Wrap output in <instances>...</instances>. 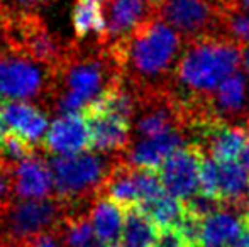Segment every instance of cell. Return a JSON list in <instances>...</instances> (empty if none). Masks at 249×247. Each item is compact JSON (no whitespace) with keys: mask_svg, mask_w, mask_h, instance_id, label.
I'll list each match as a JSON object with an SVG mask.
<instances>
[{"mask_svg":"<svg viewBox=\"0 0 249 247\" xmlns=\"http://www.w3.org/2000/svg\"><path fill=\"white\" fill-rule=\"evenodd\" d=\"M246 129H248V137H246V142H244V148H243V152H241V165L244 166V169L249 173V124L246 125Z\"/></svg>","mask_w":249,"mask_h":247,"instance_id":"f1b7e54d","label":"cell"},{"mask_svg":"<svg viewBox=\"0 0 249 247\" xmlns=\"http://www.w3.org/2000/svg\"><path fill=\"white\" fill-rule=\"evenodd\" d=\"M29 247H63V235L58 232V227L51 231L41 232V234L31 237L26 242Z\"/></svg>","mask_w":249,"mask_h":247,"instance_id":"4316f807","label":"cell"},{"mask_svg":"<svg viewBox=\"0 0 249 247\" xmlns=\"http://www.w3.org/2000/svg\"><path fill=\"white\" fill-rule=\"evenodd\" d=\"M54 80V69L19 51H0V97L5 100L36 99Z\"/></svg>","mask_w":249,"mask_h":247,"instance_id":"5b68a950","label":"cell"},{"mask_svg":"<svg viewBox=\"0 0 249 247\" xmlns=\"http://www.w3.org/2000/svg\"><path fill=\"white\" fill-rule=\"evenodd\" d=\"M146 2H148V3H149V5H151V7H153V9H154V10H156V9H158V7H160V5H161V3H163V0H146Z\"/></svg>","mask_w":249,"mask_h":247,"instance_id":"d6a6232c","label":"cell"},{"mask_svg":"<svg viewBox=\"0 0 249 247\" xmlns=\"http://www.w3.org/2000/svg\"><path fill=\"white\" fill-rule=\"evenodd\" d=\"M154 12L156 10L146 0H105V36L99 48L104 51L117 49L154 17Z\"/></svg>","mask_w":249,"mask_h":247,"instance_id":"9c48e42d","label":"cell"},{"mask_svg":"<svg viewBox=\"0 0 249 247\" xmlns=\"http://www.w3.org/2000/svg\"><path fill=\"white\" fill-rule=\"evenodd\" d=\"M185 41L156 16L144 22L122 46L110 54L121 76L136 95L170 92L175 66Z\"/></svg>","mask_w":249,"mask_h":247,"instance_id":"6da1fadb","label":"cell"},{"mask_svg":"<svg viewBox=\"0 0 249 247\" xmlns=\"http://www.w3.org/2000/svg\"><path fill=\"white\" fill-rule=\"evenodd\" d=\"M154 247H188V246H187V242H185L183 235L178 232V229L168 227V229L158 231Z\"/></svg>","mask_w":249,"mask_h":247,"instance_id":"484cf974","label":"cell"},{"mask_svg":"<svg viewBox=\"0 0 249 247\" xmlns=\"http://www.w3.org/2000/svg\"><path fill=\"white\" fill-rule=\"evenodd\" d=\"M219 36L232 41L243 51L249 46V12L231 5H222L219 20Z\"/></svg>","mask_w":249,"mask_h":247,"instance_id":"7402d4cb","label":"cell"},{"mask_svg":"<svg viewBox=\"0 0 249 247\" xmlns=\"http://www.w3.org/2000/svg\"><path fill=\"white\" fill-rule=\"evenodd\" d=\"M246 217H248V218H249V215H246Z\"/></svg>","mask_w":249,"mask_h":247,"instance_id":"74e56055","label":"cell"},{"mask_svg":"<svg viewBox=\"0 0 249 247\" xmlns=\"http://www.w3.org/2000/svg\"><path fill=\"white\" fill-rule=\"evenodd\" d=\"M158 235V225L139 207H131L124 214L121 247H154Z\"/></svg>","mask_w":249,"mask_h":247,"instance_id":"d6986e66","label":"cell"},{"mask_svg":"<svg viewBox=\"0 0 249 247\" xmlns=\"http://www.w3.org/2000/svg\"><path fill=\"white\" fill-rule=\"evenodd\" d=\"M7 127H5V122H3V119H2V112H0V148H2V142H3V139H5V134H7Z\"/></svg>","mask_w":249,"mask_h":247,"instance_id":"1f68e13d","label":"cell"},{"mask_svg":"<svg viewBox=\"0 0 249 247\" xmlns=\"http://www.w3.org/2000/svg\"><path fill=\"white\" fill-rule=\"evenodd\" d=\"M90 224L95 239H99L100 244L108 247L119 244L124 224V208L108 200L107 197L97 195L90 210Z\"/></svg>","mask_w":249,"mask_h":247,"instance_id":"ac0fdd59","label":"cell"},{"mask_svg":"<svg viewBox=\"0 0 249 247\" xmlns=\"http://www.w3.org/2000/svg\"><path fill=\"white\" fill-rule=\"evenodd\" d=\"M92 247H108V246H104V244H99V246H92Z\"/></svg>","mask_w":249,"mask_h":247,"instance_id":"d590c367","label":"cell"},{"mask_svg":"<svg viewBox=\"0 0 249 247\" xmlns=\"http://www.w3.org/2000/svg\"><path fill=\"white\" fill-rule=\"evenodd\" d=\"M110 166L102 156L87 151L53 158L50 169L59 200L70 205L89 195H99Z\"/></svg>","mask_w":249,"mask_h":247,"instance_id":"277c9868","label":"cell"},{"mask_svg":"<svg viewBox=\"0 0 249 247\" xmlns=\"http://www.w3.org/2000/svg\"><path fill=\"white\" fill-rule=\"evenodd\" d=\"M198 193L217 200V161L212 158H203L200 166Z\"/></svg>","mask_w":249,"mask_h":247,"instance_id":"cb8c5ba5","label":"cell"},{"mask_svg":"<svg viewBox=\"0 0 249 247\" xmlns=\"http://www.w3.org/2000/svg\"><path fill=\"white\" fill-rule=\"evenodd\" d=\"M246 217V215H244ZM227 247H249V218L246 217V225H244L243 232L234 239Z\"/></svg>","mask_w":249,"mask_h":247,"instance_id":"83f0119b","label":"cell"},{"mask_svg":"<svg viewBox=\"0 0 249 247\" xmlns=\"http://www.w3.org/2000/svg\"><path fill=\"white\" fill-rule=\"evenodd\" d=\"M0 112L9 132L19 135L31 146L41 141L48 127V120L39 109L20 100H5L0 97Z\"/></svg>","mask_w":249,"mask_h":247,"instance_id":"5bb4252c","label":"cell"},{"mask_svg":"<svg viewBox=\"0 0 249 247\" xmlns=\"http://www.w3.org/2000/svg\"><path fill=\"white\" fill-rule=\"evenodd\" d=\"M99 195L115 201L124 210L131 207H138L139 195L138 181H136V168L127 165L124 159L112 165Z\"/></svg>","mask_w":249,"mask_h":247,"instance_id":"e0dca14e","label":"cell"},{"mask_svg":"<svg viewBox=\"0 0 249 247\" xmlns=\"http://www.w3.org/2000/svg\"><path fill=\"white\" fill-rule=\"evenodd\" d=\"M222 5H231V7H236V9L249 12V0H222Z\"/></svg>","mask_w":249,"mask_h":247,"instance_id":"f546056e","label":"cell"},{"mask_svg":"<svg viewBox=\"0 0 249 247\" xmlns=\"http://www.w3.org/2000/svg\"><path fill=\"white\" fill-rule=\"evenodd\" d=\"M209 114L227 124L249 122V78L236 71L227 76L207 100Z\"/></svg>","mask_w":249,"mask_h":247,"instance_id":"30bf717a","label":"cell"},{"mask_svg":"<svg viewBox=\"0 0 249 247\" xmlns=\"http://www.w3.org/2000/svg\"><path fill=\"white\" fill-rule=\"evenodd\" d=\"M205 158L197 144H185L170 154L160 166V180L163 190L180 201L197 193L200 166Z\"/></svg>","mask_w":249,"mask_h":247,"instance_id":"ba28073f","label":"cell"},{"mask_svg":"<svg viewBox=\"0 0 249 247\" xmlns=\"http://www.w3.org/2000/svg\"><path fill=\"white\" fill-rule=\"evenodd\" d=\"M105 0H76L73 7V29L80 41L95 36L99 46L105 36Z\"/></svg>","mask_w":249,"mask_h":247,"instance_id":"ffe728a7","label":"cell"},{"mask_svg":"<svg viewBox=\"0 0 249 247\" xmlns=\"http://www.w3.org/2000/svg\"><path fill=\"white\" fill-rule=\"evenodd\" d=\"M65 207L61 200H29L7 208L5 225L7 241L14 246L26 244L31 237L41 232L56 229L65 218Z\"/></svg>","mask_w":249,"mask_h":247,"instance_id":"52a82bcc","label":"cell"},{"mask_svg":"<svg viewBox=\"0 0 249 247\" xmlns=\"http://www.w3.org/2000/svg\"><path fill=\"white\" fill-rule=\"evenodd\" d=\"M16 193L27 200H44L53 190V175L50 166L36 156H31L14 169Z\"/></svg>","mask_w":249,"mask_h":247,"instance_id":"9a60e30c","label":"cell"},{"mask_svg":"<svg viewBox=\"0 0 249 247\" xmlns=\"http://www.w3.org/2000/svg\"><path fill=\"white\" fill-rule=\"evenodd\" d=\"M139 208L160 229H168V227L177 229L185 215L183 201L177 200V198H173L168 193H161L160 197L139 205Z\"/></svg>","mask_w":249,"mask_h":247,"instance_id":"44dd1931","label":"cell"},{"mask_svg":"<svg viewBox=\"0 0 249 247\" xmlns=\"http://www.w3.org/2000/svg\"><path fill=\"white\" fill-rule=\"evenodd\" d=\"M65 232H63V242L68 247H92V242L95 239L90 218L83 215L75 217H65Z\"/></svg>","mask_w":249,"mask_h":247,"instance_id":"603a6c76","label":"cell"},{"mask_svg":"<svg viewBox=\"0 0 249 247\" xmlns=\"http://www.w3.org/2000/svg\"><path fill=\"white\" fill-rule=\"evenodd\" d=\"M185 144L187 137L181 131H173L156 137H142L132 146L129 144V148L125 149L124 161L132 168H160L168 156L173 154L177 149L183 148Z\"/></svg>","mask_w":249,"mask_h":247,"instance_id":"4fadbf2b","label":"cell"},{"mask_svg":"<svg viewBox=\"0 0 249 247\" xmlns=\"http://www.w3.org/2000/svg\"><path fill=\"white\" fill-rule=\"evenodd\" d=\"M3 41V17H2V10H0V43Z\"/></svg>","mask_w":249,"mask_h":247,"instance_id":"836d02e7","label":"cell"},{"mask_svg":"<svg viewBox=\"0 0 249 247\" xmlns=\"http://www.w3.org/2000/svg\"><path fill=\"white\" fill-rule=\"evenodd\" d=\"M241 65L244 68V75L249 78V46L243 51V61H241Z\"/></svg>","mask_w":249,"mask_h":247,"instance_id":"4dcf8cb0","label":"cell"},{"mask_svg":"<svg viewBox=\"0 0 249 247\" xmlns=\"http://www.w3.org/2000/svg\"><path fill=\"white\" fill-rule=\"evenodd\" d=\"M2 2H3V0H0V3H2Z\"/></svg>","mask_w":249,"mask_h":247,"instance_id":"8d00e7d4","label":"cell"},{"mask_svg":"<svg viewBox=\"0 0 249 247\" xmlns=\"http://www.w3.org/2000/svg\"><path fill=\"white\" fill-rule=\"evenodd\" d=\"M220 0H163L154 16L175 29L183 41L219 36Z\"/></svg>","mask_w":249,"mask_h":247,"instance_id":"8992f818","label":"cell"},{"mask_svg":"<svg viewBox=\"0 0 249 247\" xmlns=\"http://www.w3.org/2000/svg\"><path fill=\"white\" fill-rule=\"evenodd\" d=\"M82 114L89 124L90 149L100 152H122L129 148V122L92 105L85 107Z\"/></svg>","mask_w":249,"mask_h":247,"instance_id":"8fae6325","label":"cell"},{"mask_svg":"<svg viewBox=\"0 0 249 247\" xmlns=\"http://www.w3.org/2000/svg\"><path fill=\"white\" fill-rule=\"evenodd\" d=\"M43 146L58 156H70L90 149V131L82 112L63 114L51 124Z\"/></svg>","mask_w":249,"mask_h":247,"instance_id":"7c38bea8","label":"cell"},{"mask_svg":"<svg viewBox=\"0 0 249 247\" xmlns=\"http://www.w3.org/2000/svg\"><path fill=\"white\" fill-rule=\"evenodd\" d=\"M22 2H27V3H37V2H44V0H22Z\"/></svg>","mask_w":249,"mask_h":247,"instance_id":"e575fe53","label":"cell"},{"mask_svg":"<svg viewBox=\"0 0 249 247\" xmlns=\"http://www.w3.org/2000/svg\"><path fill=\"white\" fill-rule=\"evenodd\" d=\"M54 76L63 82V92L58 99L61 114L82 112L89 103L122 78L110 54L100 49L97 53H80L70 49Z\"/></svg>","mask_w":249,"mask_h":247,"instance_id":"3957f363","label":"cell"},{"mask_svg":"<svg viewBox=\"0 0 249 247\" xmlns=\"http://www.w3.org/2000/svg\"><path fill=\"white\" fill-rule=\"evenodd\" d=\"M246 217L232 208L220 207L202 220L200 247H226L243 232Z\"/></svg>","mask_w":249,"mask_h":247,"instance_id":"2e32d148","label":"cell"},{"mask_svg":"<svg viewBox=\"0 0 249 247\" xmlns=\"http://www.w3.org/2000/svg\"><path fill=\"white\" fill-rule=\"evenodd\" d=\"M243 61V48L222 36H205L183 46L171 78L170 93L185 115L203 112L217 86Z\"/></svg>","mask_w":249,"mask_h":247,"instance_id":"7a4b0ae2","label":"cell"},{"mask_svg":"<svg viewBox=\"0 0 249 247\" xmlns=\"http://www.w3.org/2000/svg\"><path fill=\"white\" fill-rule=\"evenodd\" d=\"M12 193H16V188H14V171L9 163L0 159V208L9 207Z\"/></svg>","mask_w":249,"mask_h":247,"instance_id":"d4e9b609","label":"cell"}]
</instances>
